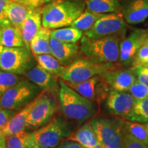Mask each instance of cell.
Instances as JSON below:
<instances>
[{
	"label": "cell",
	"instance_id": "cell-29",
	"mask_svg": "<svg viewBox=\"0 0 148 148\" xmlns=\"http://www.w3.org/2000/svg\"><path fill=\"white\" fill-rule=\"evenodd\" d=\"M121 122L122 127L125 132L148 145V133L143 124L124 119H121Z\"/></svg>",
	"mask_w": 148,
	"mask_h": 148
},
{
	"label": "cell",
	"instance_id": "cell-37",
	"mask_svg": "<svg viewBox=\"0 0 148 148\" xmlns=\"http://www.w3.org/2000/svg\"><path fill=\"white\" fill-rule=\"evenodd\" d=\"M15 114V110H8V109L0 108V130L2 129L5 125L14 114Z\"/></svg>",
	"mask_w": 148,
	"mask_h": 148
},
{
	"label": "cell",
	"instance_id": "cell-10",
	"mask_svg": "<svg viewBox=\"0 0 148 148\" xmlns=\"http://www.w3.org/2000/svg\"><path fill=\"white\" fill-rule=\"evenodd\" d=\"M57 110L54 98L42 92L36 98L34 106L27 118L26 128L38 129L52 119Z\"/></svg>",
	"mask_w": 148,
	"mask_h": 148
},
{
	"label": "cell",
	"instance_id": "cell-40",
	"mask_svg": "<svg viewBox=\"0 0 148 148\" xmlns=\"http://www.w3.org/2000/svg\"><path fill=\"white\" fill-rule=\"evenodd\" d=\"M0 148H7L6 138L4 137H0Z\"/></svg>",
	"mask_w": 148,
	"mask_h": 148
},
{
	"label": "cell",
	"instance_id": "cell-5",
	"mask_svg": "<svg viewBox=\"0 0 148 148\" xmlns=\"http://www.w3.org/2000/svg\"><path fill=\"white\" fill-rule=\"evenodd\" d=\"M40 88L27 79H22L0 97V108L20 110L40 94Z\"/></svg>",
	"mask_w": 148,
	"mask_h": 148
},
{
	"label": "cell",
	"instance_id": "cell-1",
	"mask_svg": "<svg viewBox=\"0 0 148 148\" xmlns=\"http://www.w3.org/2000/svg\"><path fill=\"white\" fill-rule=\"evenodd\" d=\"M85 9V0H53L42 6V25L50 29L69 26Z\"/></svg>",
	"mask_w": 148,
	"mask_h": 148
},
{
	"label": "cell",
	"instance_id": "cell-28",
	"mask_svg": "<svg viewBox=\"0 0 148 148\" xmlns=\"http://www.w3.org/2000/svg\"><path fill=\"white\" fill-rule=\"evenodd\" d=\"M124 119L132 121L147 123L148 122V99L136 100L132 110L125 116Z\"/></svg>",
	"mask_w": 148,
	"mask_h": 148
},
{
	"label": "cell",
	"instance_id": "cell-9",
	"mask_svg": "<svg viewBox=\"0 0 148 148\" xmlns=\"http://www.w3.org/2000/svg\"><path fill=\"white\" fill-rule=\"evenodd\" d=\"M127 23L121 12L104 14L95 22L90 29L84 32L85 36L96 38L108 36H118L125 38Z\"/></svg>",
	"mask_w": 148,
	"mask_h": 148
},
{
	"label": "cell",
	"instance_id": "cell-42",
	"mask_svg": "<svg viewBox=\"0 0 148 148\" xmlns=\"http://www.w3.org/2000/svg\"><path fill=\"white\" fill-rule=\"evenodd\" d=\"M143 125H144V126H145L146 130H147V132L148 133V122L147 123H145Z\"/></svg>",
	"mask_w": 148,
	"mask_h": 148
},
{
	"label": "cell",
	"instance_id": "cell-30",
	"mask_svg": "<svg viewBox=\"0 0 148 148\" xmlns=\"http://www.w3.org/2000/svg\"><path fill=\"white\" fill-rule=\"evenodd\" d=\"M22 79L18 74L2 70L0 71V97Z\"/></svg>",
	"mask_w": 148,
	"mask_h": 148
},
{
	"label": "cell",
	"instance_id": "cell-31",
	"mask_svg": "<svg viewBox=\"0 0 148 148\" xmlns=\"http://www.w3.org/2000/svg\"><path fill=\"white\" fill-rule=\"evenodd\" d=\"M29 133L22 131L16 134L10 135L6 138L7 148H28L27 140Z\"/></svg>",
	"mask_w": 148,
	"mask_h": 148
},
{
	"label": "cell",
	"instance_id": "cell-17",
	"mask_svg": "<svg viewBox=\"0 0 148 148\" xmlns=\"http://www.w3.org/2000/svg\"><path fill=\"white\" fill-rule=\"evenodd\" d=\"M42 7L32 8L21 25L22 36L25 47L29 49V42L42 27Z\"/></svg>",
	"mask_w": 148,
	"mask_h": 148
},
{
	"label": "cell",
	"instance_id": "cell-43",
	"mask_svg": "<svg viewBox=\"0 0 148 148\" xmlns=\"http://www.w3.org/2000/svg\"><path fill=\"white\" fill-rule=\"evenodd\" d=\"M144 44H146V45H148V37L147 38H146L145 40V42H144Z\"/></svg>",
	"mask_w": 148,
	"mask_h": 148
},
{
	"label": "cell",
	"instance_id": "cell-39",
	"mask_svg": "<svg viewBox=\"0 0 148 148\" xmlns=\"http://www.w3.org/2000/svg\"><path fill=\"white\" fill-rule=\"evenodd\" d=\"M58 148H84L80 144L74 140L66 139L62 140L58 146Z\"/></svg>",
	"mask_w": 148,
	"mask_h": 148
},
{
	"label": "cell",
	"instance_id": "cell-3",
	"mask_svg": "<svg viewBox=\"0 0 148 148\" xmlns=\"http://www.w3.org/2000/svg\"><path fill=\"white\" fill-rule=\"evenodd\" d=\"M58 95L61 109L67 119L81 123L97 112L95 103L77 93L62 79L59 81Z\"/></svg>",
	"mask_w": 148,
	"mask_h": 148
},
{
	"label": "cell",
	"instance_id": "cell-8",
	"mask_svg": "<svg viewBox=\"0 0 148 148\" xmlns=\"http://www.w3.org/2000/svg\"><path fill=\"white\" fill-rule=\"evenodd\" d=\"M30 49L25 46L4 47L0 59V69L18 75L24 73L32 67V56Z\"/></svg>",
	"mask_w": 148,
	"mask_h": 148
},
{
	"label": "cell",
	"instance_id": "cell-16",
	"mask_svg": "<svg viewBox=\"0 0 148 148\" xmlns=\"http://www.w3.org/2000/svg\"><path fill=\"white\" fill-rule=\"evenodd\" d=\"M120 12L127 23H142L148 16V0H125Z\"/></svg>",
	"mask_w": 148,
	"mask_h": 148
},
{
	"label": "cell",
	"instance_id": "cell-33",
	"mask_svg": "<svg viewBox=\"0 0 148 148\" xmlns=\"http://www.w3.org/2000/svg\"><path fill=\"white\" fill-rule=\"evenodd\" d=\"M132 67H139L148 65V45L143 44L135 54L132 64Z\"/></svg>",
	"mask_w": 148,
	"mask_h": 148
},
{
	"label": "cell",
	"instance_id": "cell-27",
	"mask_svg": "<svg viewBox=\"0 0 148 148\" xmlns=\"http://www.w3.org/2000/svg\"><path fill=\"white\" fill-rule=\"evenodd\" d=\"M104 14L90 12L85 9L82 14L74 21L69 26L78 29L82 32H86L93 26L95 22Z\"/></svg>",
	"mask_w": 148,
	"mask_h": 148
},
{
	"label": "cell",
	"instance_id": "cell-25",
	"mask_svg": "<svg viewBox=\"0 0 148 148\" xmlns=\"http://www.w3.org/2000/svg\"><path fill=\"white\" fill-rule=\"evenodd\" d=\"M34 56L37 64L40 67L56 77H60L61 73L65 69V66L62 65L53 55L49 53L36 55Z\"/></svg>",
	"mask_w": 148,
	"mask_h": 148
},
{
	"label": "cell",
	"instance_id": "cell-19",
	"mask_svg": "<svg viewBox=\"0 0 148 148\" xmlns=\"http://www.w3.org/2000/svg\"><path fill=\"white\" fill-rule=\"evenodd\" d=\"M24 75L40 89L55 90L58 87L56 76L42 69L38 64L27 70Z\"/></svg>",
	"mask_w": 148,
	"mask_h": 148
},
{
	"label": "cell",
	"instance_id": "cell-24",
	"mask_svg": "<svg viewBox=\"0 0 148 148\" xmlns=\"http://www.w3.org/2000/svg\"><path fill=\"white\" fill-rule=\"evenodd\" d=\"M32 8L14 0H10L8 7V17L11 25L21 27V24Z\"/></svg>",
	"mask_w": 148,
	"mask_h": 148
},
{
	"label": "cell",
	"instance_id": "cell-26",
	"mask_svg": "<svg viewBox=\"0 0 148 148\" xmlns=\"http://www.w3.org/2000/svg\"><path fill=\"white\" fill-rule=\"evenodd\" d=\"M83 36V32L73 27H61L51 31V37L64 42H77Z\"/></svg>",
	"mask_w": 148,
	"mask_h": 148
},
{
	"label": "cell",
	"instance_id": "cell-44",
	"mask_svg": "<svg viewBox=\"0 0 148 148\" xmlns=\"http://www.w3.org/2000/svg\"><path fill=\"white\" fill-rule=\"evenodd\" d=\"M147 66H148V65H147Z\"/></svg>",
	"mask_w": 148,
	"mask_h": 148
},
{
	"label": "cell",
	"instance_id": "cell-11",
	"mask_svg": "<svg viewBox=\"0 0 148 148\" xmlns=\"http://www.w3.org/2000/svg\"><path fill=\"white\" fill-rule=\"evenodd\" d=\"M64 82L79 95L94 103H99L106 99L111 90L108 83L101 75H95L79 83Z\"/></svg>",
	"mask_w": 148,
	"mask_h": 148
},
{
	"label": "cell",
	"instance_id": "cell-15",
	"mask_svg": "<svg viewBox=\"0 0 148 148\" xmlns=\"http://www.w3.org/2000/svg\"><path fill=\"white\" fill-rule=\"evenodd\" d=\"M50 47L51 55L64 66L80 58L79 56L82 53L76 42H64L51 37Z\"/></svg>",
	"mask_w": 148,
	"mask_h": 148
},
{
	"label": "cell",
	"instance_id": "cell-13",
	"mask_svg": "<svg viewBox=\"0 0 148 148\" xmlns=\"http://www.w3.org/2000/svg\"><path fill=\"white\" fill-rule=\"evenodd\" d=\"M101 75L108 83L111 90L121 92H127L136 80L131 69H124L119 62H116L111 69Z\"/></svg>",
	"mask_w": 148,
	"mask_h": 148
},
{
	"label": "cell",
	"instance_id": "cell-20",
	"mask_svg": "<svg viewBox=\"0 0 148 148\" xmlns=\"http://www.w3.org/2000/svg\"><path fill=\"white\" fill-rule=\"evenodd\" d=\"M67 139L76 141L84 148H102L90 121L84 123L75 132H72Z\"/></svg>",
	"mask_w": 148,
	"mask_h": 148
},
{
	"label": "cell",
	"instance_id": "cell-32",
	"mask_svg": "<svg viewBox=\"0 0 148 148\" xmlns=\"http://www.w3.org/2000/svg\"><path fill=\"white\" fill-rule=\"evenodd\" d=\"M127 92H128L136 100L148 99V87L136 79Z\"/></svg>",
	"mask_w": 148,
	"mask_h": 148
},
{
	"label": "cell",
	"instance_id": "cell-36",
	"mask_svg": "<svg viewBox=\"0 0 148 148\" xmlns=\"http://www.w3.org/2000/svg\"><path fill=\"white\" fill-rule=\"evenodd\" d=\"M10 0H0V27L11 25L8 17V7Z\"/></svg>",
	"mask_w": 148,
	"mask_h": 148
},
{
	"label": "cell",
	"instance_id": "cell-12",
	"mask_svg": "<svg viewBox=\"0 0 148 148\" xmlns=\"http://www.w3.org/2000/svg\"><path fill=\"white\" fill-rule=\"evenodd\" d=\"M148 37V31L136 29L128 36L123 38L119 44V58L118 62L122 66H129L138 49L143 45Z\"/></svg>",
	"mask_w": 148,
	"mask_h": 148
},
{
	"label": "cell",
	"instance_id": "cell-18",
	"mask_svg": "<svg viewBox=\"0 0 148 148\" xmlns=\"http://www.w3.org/2000/svg\"><path fill=\"white\" fill-rule=\"evenodd\" d=\"M35 101L36 99L23 107L10 118L5 126L0 130V137L6 138L10 135L25 131L26 128L27 118L29 111L34 106Z\"/></svg>",
	"mask_w": 148,
	"mask_h": 148
},
{
	"label": "cell",
	"instance_id": "cell-14",
	"mask_svg": "<svg viewBox=\"0 0 148 148\" xmlns=\"http://www.w3.org/2000/svg\"><path fill=\"white\" fill-rule=\"evenodd\" d=\"M135 102L136 99L128 92L110 90L106 99V107L110 113L124 118L132 110Z\"/></svg>",
	"mask_w": 148,
	"mask_h": 148
},
{
	"label": "cell",
	"instance_id": "cell-41",
	"mask_svg": "<svg viewBox=\"0 0 148 148\" xmlns=\"http://www.w3.org/2000/svg\"><path fill=\"white\" fill-rule=\"evenodd\" d=\"M3 48H4V47H3V45H1V44H0V59H1V54H2Z\"/></svg>",
	"mask_w": 148,
	"mask_h": 148
},
{
	"label": "cell",
	"instance_id": "cell-46",
	"mask_svg": "<svg viewBox=\"0 0 148 148\" xmlns=\"http://www.w3.org/2000/svg\"><path fill=\"white\" fill-rule=\"evenodd\" d=\"M54 148H55V147H54Z\"/></svg>",
	"mask_w": 148,
	"mask_h": 148
},
{
	"label": "cell",
	"instance_id": "cell-22",
	"mask_svg": "<svg viewBox=\"0 0 148 148\" xmlns=\"http://www.w3.org/2000/svg\"><path fill=\"white\" fill-rule=\"evenodd\" d=\"M0 44L7 47L25 46L21 28L12 25L0 27Z\"/></svg>",
	"mask_w": 148,
	"mask_h": 148
},
{
	"label": "cell",
	"instance_id": "cell-7",
	"mask_svg": "<svg viewBox=\"0 0 148 148\" xmlns=\"http://www.w3.org/2000/svg\"><path fill=\"white\" fill-rule=\"evenodd\" d=\"M102 148H122L123 130L121 119L93 118L90 121Z\"/></svg>",
	"mask_w": 148,
	"mask_h": 148
},
{
	"label": "cell",
	"instance_id": "cell-34",
	"mask_svg": "<svg viewBox=\"0 0 148 148\" xmlns=\"http://www.w3.org/2000/svg\"><path fill=\"white\" fill-rule=\"evenodd\" d=\"M122 148H148V145L123 130Z\"/></svg>",
	"mask_w": 148,
	"mask_h": 148
},
{
	"label": "cell",
	"instance_id": "cell-35",
	"mask_svg": "<svg viewBox=\"0 0 148 148\" xmlns=\"http://www.w3.org/2000/svg\"><path fill=\"white\" fill-rule=\"evenodd\" d=\"M138 82L148 87V66L130 68Z\"/></svg>",
	"mask_w": 148,
	"mask_h": 148
},
{
	"label": "cell",
	"instance_id": "cell-23",
	"mask_svg": "<svg viewBox=\"0 0 148 148\" xmlns=\"http://www.w3.org/2000/svg\"><path fill=\"white\" fill-rule=\"evenodd\" d=\"M86 10L99 14L118 12L121 4L119 0H85Z\"/></svg>",
	"mask_w": 148,
	"mask_h": 148
},
{
	"label": "cell",
	"instance_id": "cell-45",
	"mask_svg": "<svg viewBox=\"0 0 148 148\" xmlns=\"http://www.w3.org/2000/svg\"></svg>",
	"mask_w": 148,
	"mask_h": 148
},
{
	"label": "cell",
	"instance_id": "cell-38",
	"mask_svg": "<svg viewBox=\"0 0 148 148\" xmlns=\"http://www.w3.org/2000/svg\"><path fill=\"white\" fill-rule=\"evenodd\" d=\"M23 4L27 5L29 8H35L38 7H42L47 3L51 2L53 0H14Z\"/></svg>",
	"mask_w": 148,
	"mask_h": 148
},
{
	"label": "cell",
	"instance_id": "cell-2",
	"mask_svg": "<svg viewBox=\"0 0 148 148\" xmlns=\"http://www.w3.org/2000/svg\"><path fill=\"white\" fill-rule=\"evenodd\" d=\"M72 125L64 117L57 116L34 132L29 133L28 148H54L72 132Z\"/></svg>",
	"mask_w": 148,
	"mask_h": 148
},
{
	"label": "cell",
	"instance_id": "cell-21",
	"mask_svg": "<svg viewBox=\"0 0 148 148\" xmlns=\"http://www.w3.org/2000/svg\"><path fill=\"white\" fill-rule=\"evenodd\" d=\"M51 29L42 26L29 42V49L34 56L51 54L50 47Z\"/></svg>",
	"mask_w": 148,
	"mask_h": 148
},
{
	"label": "cell",
	"instance_id": "cell-6",
	"mask_svg": "<svg viewBox=\"0 0 148 148\" xmlns=\"http://www.w3.org/2000/svg\"><path fill=\"white\" fill-rule=\"evenodd\" d=\"M114 64L115 63H103L86 58H80L65 66L60 77L66 82L79 83L95 75H101Z\"/></svg>",
	"mask_w": 148,
	"mask_h": 148
},
{
	"label": "cell",
	"instance_id": "cell-4",
	"mask_svg": "<svg viewBox=\"0 0 148 148\" xmlns=\"http://www.w3.org/2000/svg\"><path fill=\"white\" fill-rule=\"evenodd\" d=\"M122 39L118 36L92 38L84 35L80 39L79 49L86 58L103 63H116L119 60Z\"/></svg>",
	"mask_w": 148,
	"mask_h": 148
}]
</instances>
